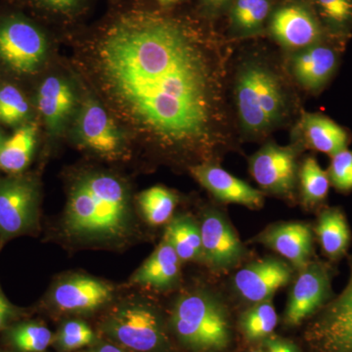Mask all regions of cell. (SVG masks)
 <instances>
[{
    "mask_svg": "<svg viewBox=\"0 0 352 352\" xmlns=\"http://www.w3.org/2000/svg\"><path fill=\"white\" fill-rule=\"evenodd\" d=\"M96 51L109 94L157 143L210 151L226 140L221 58L186 20L118 11L98 30Z\"/></svg>",
    "mask_w": 352,
    "mask_h": 352,
    "instance_id": "obj_1",
    "label": "cell"
},
{
    "mask_svg": "<svg viewBox=\"0 0 352 352\" xmlns=\"http://www.w3.org/2000/svg\"><path fill=\"white\" fill-rule=\"evenodd\" d=\"M129 223L126 188L113 176H83L69 194L65 226L71 235L111 239L124 235Z\"/></svg>",
    "mask_w": 352,
    "mask_h": 352,
    "instance_id": "obj_2",
    "label": "cell"
},
{
    "mask_svg": "<svg viewBox=\"0 0 352 352\" xmlns=\"http://www.w3.org/2000/svg\"><path fill=\"white\" fill-rule=\"evenodd\" d=\"M236 104L243 131L258 134L279 124L286 115V98L278 76L265 65L249 61L236 80Z\"/></svg>",
    "mask_w": 352,
    "mask_h": 352,
    "instance_id": "obj_3",
    "label": "cell"
},
{
    "mask_svg": "<svg viewBox=\"0 0 352 352\" xmlns=\"http://www.w3.org/2000/svg\"><path fill=\"white\" fill-rule=\"evenodd\" d=\"M171 325L178 339L194 351H221L230 344L226 307L219 298L205 292L180 296L173 308Z\"/></svg>",
    "mask_w": 352,
    "mask_h": 352,
    "instance_id": "obj_4",
    "label": "cell"
},
{
    "mask_svg": "<svg viewBox=\"0 0 352 352\" xmlns=\"http://www.w3.org/2000/svg\"><path fill=\"white\" fill-rule=\"evenodd\" d=\"M47 34L21 11L0 13V61L19 75H32L43 66Z\"/></svg>",
    "mask_w": 352,
    "mask_h": 352,
    "instance_id": "obj_5",
    "label": "cell"
},
{
    "mask_svg": "<svg viewBox=\"0 0 352 352\" xmlns=\"http://www.w3.org/2000/svg\"><path fill=\"white\" fill-rule=\"evenodd\" d=\"M103 330L118 344L136 352H157L166 344L159 315L148 305H122L109 315Z\"/></svg>",
    "mask_w": 352,
    "mask_h": 352,
    "instance_id": "obj_6",
    "label": "cell"
},
{
    "mask_svg": "<svg viewBox=\"0 0 352 352\" xmlns=\"http://www.w3.org/2000/svg\"><path fill=\"white\" fill-rule=\"evenodd\" d=\"M316 352H352V261L349 283L308 331Z\"/></svg>",
    "mask_w": 352,
    "mask_h": 352,
    "instance_id": "obj_7",
    "label": "cell"
},
{
    "mask_svg": "<svg viewBox=\"0 0 352 352\" xmlns=\"http://www.w3.org/2000/svg\"><path fill=\"white\" fill-rule=\"evenodd\" d=\"M38 189L24 177L0 182V235L12 237L27 230L36 219Z\"/></svg>",
    "mask_w": 352,
    "mask_h": 352,
    "instance_id": "obj_8",
    "label": "cell"
},
{
    "mask_svg": "<svg viewBox=\"0 0 352 352\" xmlns=\"http://www.w3.org/2000/svg\"><path fill=\"white\" fill-rule=\"evenodd\" d=\"M296 156L292 148L268 143L250 160V171L261 188L288 195L295 188Z\"/></svg>",
    "mask_w": 352,
    "mask_h": 352,
    "instance_id": "obj_9",
    "label": "cell"
},
{
    "mask_svg": "<svg viewBox=\"0 0 352 352\" xmlns=\"http://www.w3.org/2000/svg\"><path fill=\"white\" fill-rule=\"evenodd\" d=\"M330 291L331 277L327 266L322 263H308L300 270L289 293L285 322L289 326L302 323L324 305Z\"/></svg>",
    "mask_w": 352,
    "mask_h": 352,
    "instance_id": "obj_10",
    "label": "cell"
},
{
    "mask_svg": "<svg viewBox=\"0 0 352 352\" xmlns=\"http://www.w3.org/2000/svg\"><path fill=\"white\" fill-rule=\"evenodd\" d=\"M201 258L217 271H226L240 263L244 248L237 234L219 212L205 215L200 226Z\"/></svg>",
    "mask_w": 352,
    "mask_h": 352,
    "instance_id": "obj_11",
    "label": "cell"
},
{
    "mask_svg": "<svg viewBox=\"0 0 352 352\" xmlns=\"http://www.w3.org/2000/svg\"><path fill=\"white\" fill-rule=\"evenodd\" d=\"M293 270L288 263L276 258H265L248 264L234 276L236 289L248 302H266L278 289L286 286Z\"/></svg>",
    "mask_w": 352,
    "mask_h": 352,
    "instance_id": "obj_12",
    "label": "cell"
},
{
    "mask_svg": "<svg viewBox=\"0 0 352 352\" xmlns=\"http://www.w3.org/2000/svg\"><path fill=\"white\" fill-rule=\"evenodd\" d=\"M340 44L321 41L300 50L292 63L294 75L305 89L320 92L337 73L340 61Z\"/></svg>",
    "mask_w": 352,
    "mask_h": 352,
    "instance_id": "obj_13",
    "label": "cell"
},
{
    "mask_svg": "<svg viewBox=\"0 0 352 352\" xmlns=\"http://www.w3.org/2000/svg\"><path fill=\"white\" fill-rule=\"evenodd\" d=\"M273 36L282 45L305 50L325 41L320 22L307 7L291 4L278 9L270 23Z\"/></svg>",
    "mask_w": 352,
    "mask_h": 352,
    "instance_id": "obj_14",
    "label": "cell"
},
{
    "mask_svg": "<svg viewBox=\"0 0 352 352\" xmlns=\"http://www.w3.org/2000/svg\"><path fill=\"white\" fill-rule=\"evenodd\" d=\"M113 289L96 278L75 275L67 278L53 289V303L58 309L72 314L95 311L110 302Z\"/></svg>",
    "mask_w": 352,
    "mask_h": 352,
    "instance_id": "obj_15",
    "label": "cell"
},
{
    "mask_svg": "<svg viewBox=\"0 0 352 352\" xmlns=\"http://www.w3.org/2000/svg\"><path fill=\"white\" fill-rule=\"evenodd\" d=\"M192 175L217 200L258 208L263 205V193L239 178L212 164H200L190 168Z\"/></svg>",
    "mask_w": 352,
    "mask_h": 352,
    "instance_id": "obj_16",
    "label": "cell"
},
{
    "mask_svg": "<svg viewBox=\"0 0 352 352\" xmlns=\"http://www.w3.org/2000/svg\"><path fill=\"white\" fill-rule=\"evenodd\" d=\"M258 241L278 252L296 270H302L310 263L312 233L307 224L300 222L275 224L259 234Z\"/></svg>",
    "mask_w": 352,
    "mask_h": 352,
    "instance_id": "obj_17",
    "label": "cell"
},
{
    "mask_svg": "<svg viewBox=\"0 0 352 352\" xmlns=\"http://www.w3.org/2000/svg\"><path fill=\"white\" fill-rule=\"evenodd\" d=\"M78 134L83 144L100 154H115L122 144L115 122L104 108L92 99L83 104L78 117Z\"/></svg>",
    "mask_w": 352,
    "mask_h": 352,
    "instance_id": "obj_18",
    "label": "cell"
},
{
    "mask_svg": "<svg viewBox=\"0 0 352 352\" xmlns=\"http://www.w3.org/2000/svg\"><path fill=\"white\" fill-rule=\"evenodd\" d=\"M71 87L57 76L45 78L38 88L36 105L51 132L61 131L75 107Z\"/></svg>",
    "mask_w": 352,
    "mask_h": 352,
    "instance_id": "obj_19",
    "label": "cell"
},
{
    "mask_svg": "<svg viewBox=\"0 0 352 352\" xmlns=\"http://www.w3.org/2000/svg\"><path fill=\"white\" fill-rule=\"evenodd\" d=\"M180 263L182 259L164 238L151 256L135 271L131 283L157 289L168 288L179 276Z\"/></svg>",
    "mask_w": 352,
    "mask_h": 352,
    "instance_id": "obj_20",
    "label": "cell"
},
{
    "mask_svg": "<svg viewBox=\"0 0 352 352\" xmlns=\"http://www.w3.org/2000/svg\"><path fill=\"white\" fill-rule=\"evenodd\" d=\"M300 126L307 145L331 157L347 149L351 141L344 127L322 113H303Z\"/></svg>",
    "mask_w": 352,
    "mask_h": 352,
    "instance_id": "obj_21",
    "label": "cell"
},
{
    "mask_svg": "<svg viewBox=\"0 0 352 352\" xmlns=\"http://www.w3.org/2000/svg\"><path fill=\"white\" fill-rule=\"evenodd\" d=\"M38 129L32 124L18 127L11 138L0 146V170L8 173H19L31 163L36 145Z\"/></svg>",
    "mask_w": 352,
    "mask_h": 352,
    "instance_id": "obj_22",
    "label": "cell"
},
{
    "mask_svg": "<svg viewBox=\"0 0 352 352\" xmlns=\"http://www.w3.org/2000/svg\"><path fill=\"white\" fill-rule=\"evenodd\" d=\"M317 237L329 258L344 256L351 242V231L344 212L338 208H328L319 217L315 227Z\"/></svg>",
    "mask_w": 352,
    "mask_h": 352,
    "instance_id": "obj_23",
    "label": "cell"
},
{
    "mask_svg": "<svg viewBox=\"0 0 352 352\" xmlns=\"http://www.w3.org/2000/svg\"><path fill=\"white\" fill-rule=\"evenodd\" d=\"M164 238L170 243L182 261L201 258L200 226L191 217L182 215L171 219L164 231Z\"/></svg>",
    "mask_w": 352,
    "mask_h": 352,
    "instance_id": "obj_24",
    "label": "cell"
},
{
    "mask_svg": "<svg viewBox=\"0 0 352 352\" xmlns=\"http://www.w3.org/2000/svg\"><path fill=\"white\" fill-rule=\"evenodd\" d=\"M138 204L146 221L151 226H159L170 221L177 199L170 190L154 186L139 195Z\"/></svg>",
    "mask_w": 352,
    "mask_h": 352,
    "instance_id": "obj_25",
    "label": "cell"
},
{
    "mask_svg": "<svg viewBox=\"0 0 352 352\" xmlns=\"http://www.w3.org/2000/svg\"><path fill=\"white\" fill-rule=\"evenodd\" d=\"M300 191L305 206L318 205L327 198L330 179L315 157H308L300 170Z\"/></svg>",
    "mask_w": 352,
    "mask_h": 352,
    "instance_id": "obj_26",
    "label": "cell"
},
{
    "mask_svg": "<svg viewBox=\"0 0 352 352\" xmlns=\"http://www.w3.org/2000/svg\"><path fill=\"white\" fill-rule=\"evenodd\" d=\"M270 8V0H235L231 8L234 29L242 34L261 31Z\"/></svg>",
    "mask_w": 352,
    "mask_h": 352,
    "instance_id": "obj_27",
    "label": "cell"
},
{
    "mask_svg": "<svg viewBox=\"0 0 352 352\" xmlns=\"http://www.w3.org/2000/svg\"><path fill=\"white\" fill-rule=\"evenodd\" d=\"M278 316L272 303H256L245 310L240 319V326L245 337L250 340L266 339L276 327Z\"/></svg>",
    "mask_w": 352,
    "mask_h": 352,
    "instance_id": "obj_28",
    "label": "cell"
},
{
    "mask_svg": "<svg viewBox=\"0 0 352 352\" xmlns=\"http://www.w3.org/2000/svg\"><path fill=\"white\" fill-rule=\"evenodd\" d=\"M322 19L340 43L352 29V0H316Z\"/></svg>",
    "mask_w": 352,
    "mask_h": 352,
    "instance_id": "obj_29",
    "label": "cell"
},
{
    "mask_svg": "<svg viewBox=\"0 0 352 352\" xmlns=\"http://www.w3.org/2000/svg\"><path fill=\"white\" fill-rule=\"evenodd\" d=\"M31 109L21 90L12 85H0V122L22 126L29 120Z\"/></svg>",
    "mask_w": 352,
    "mask_h": 352,
    "instance_id": "obj_30",
    "label": "cell"
},
{
    "mask_svg": "<svg viewBox=\"0 0 352 352\" xmlns=\"http://www.w3.org/2000/svg\"><path fill=\"white\" fill-rule=\"evenodd\" d=\"M8 337L13 346L22 352H43L53 340L50 329L34 322L15 326L9 331Z\"/></svg>",
    "mask_w": 352,
    "mask_h": 352,
    "instance_id": "obj_31",
    "label": "cell"
},
{
    "mask_svg": "<svg viewBox=\"0 0 352 352\" xmlns=\"http://www.w3.org/2000/svg\"><path fill=\"white\" fill-rule=\"evenodd\" d=\"M94 340V331L85 322L80 320L66 322L56 337L58 346L66 351H76L90 346Z\"/></svg>",
    "mask_w": 352,
    "mask_h": 352,
    "instance_id": "obj_32",
    "label": "cell"
},
{
    "mask_svg": "<svg viewBox=\"0 0 352 352\" xmlns=\"http://www.w3.org/2000/svg\"><path fill=\"white\" fill-rule=\"evenodd\" d=\"M36 11L59 17L73 19L85 11L87 0H20Z\"/></svg>",
    "mask_w": 352,
    "mask_h": 352,
    "instance_id": "obj_33",
    "label": "cell"
},
{
    "mask_svg": "<svg viewBox=\"0 0 352 352\" xmlns=\"http://www.w3.org/2000/svg\"><path fill=\"white\" fill-rule=\"evenodd\" d=\"M331 184L338 191L352 190V151L349 149L333 155L327 171Z\"/></svg>",
    "mask_w": 352,
    "mask_h": 352,
    "instance_id": "obj_34",
    "label": "cell"
},
{
    "mask_svg": "<svg viewBox=\"0 0 352 352\" xmlns=\"http://www.w3.org/2000/svg\"><path fill=\"white\" fill-rule=\"evenodd\" d=\"M263 352H300L298 347L289 340L270 338L264 340Z\"/></svg>",
    "mask_w": 352,
    "mask_h": 352,
    "instance_id": "obj_35",
    "label": "cell"
},
{
    "mask_svg": "<svg viewBox=\"0 0 352 352\" xmlns=\"http://www.w3.org/2000/svg\"><path fill=\"white\" fill-rule=\"evenodd\" d=\"M15 314V308L12 303L7 300L6 295L0 288V330L6 327V324L13 318Z\"/></svg>",
    "mask_w": 352,
    "mask_h": 352,
    "instance_id": "obj_36",
    "label": "cell"
},
{
    "mask_svg": "<svg viewBox=\"0 0 352 352\" xmlns=\"http://www.w3.org/2000/svg\"><path fill=\"white\" fill-rule=\"evenodd\" d=\"M85 352H126L120 347L112 344H101L92 347L89 351Z\"/></svg>",
    "mask_w": 352,
    "mask_h": 352,
    "instance_id": "obj_37",
    "label": "cell"
},
{
    "mask_svg": "<svg viewBox=\"0 0 352 352\" xmlns=\"http://www.w3.org/2000/svg\"><path fill=\"white\" fill-rule=\"evenodd\" d=\"M201 1L212 10H220L229 4L231 0H201Z\"/></svg>",
    "mask_w": 352,
    "mask_h": 352,
    "instance_id": "obj_38",
    "label": "cell"
},
{
    "mask_svg": "<svg viewBox=\"0 0 352 352\" xmlns=\"http://www.w3.org/2000/svg\"><path fill=\"white\" fill-rule=\"evenodd\" d=\"M153 1H154L160 8L166 10V9H170L173 8V7L178 6V4L182 3L184 0H153Z\"/></svg>",
    "mask_w": 352,
    "mask_h": 352,
    "instance_id": "obj_39",
    "label": "cell"
},
{
    "mask_svg": "<svg viewBox=\"0 0 352 352\" xmlns=\"http://www.w3.org/2000/svg\"><path fill=\"white\" fill-rule=\"evenodd\" d=\"M4 140H6V139L3 138V135H2L1 131H0V146H1Z\"/></svg>",
    "mask_w": 352,
    "mask_h": 352,
    "instance_id": "obj_40",
    "label": "cell"
},
{
    "mask_svg": "<svg viewBox=\"0 0 352 352\" xmlns=\"http://www.w3.org/2000/svg\"><path fill=\"white\" fill-rule=\"evenodd\" d=\"M249 352H263V351H261V349H256V351H251Z\"/></svg>",
    "mask_w": 352,
    "mask_h": 352,
    "instance_id": "obj_41",
    "label": "cell"
}]
</instances>
